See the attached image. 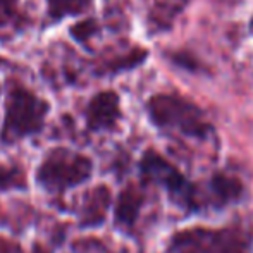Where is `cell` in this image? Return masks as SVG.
<instances>
[{"instance_id":"obj_1","label":"cell","mask_w":253,"mask_h":253,"mask_svg":"<svg viewBox=\"0 0 253 253\" xmlns=\"http://www.w3.org/2000/svg\"><path fill=\"white\" fill-rule=\"evenodd\" d=\"M141 183L157 186L164 191L172 207L186 215L210 210V200L205 183L191 181L176 164L155 148H147L138 160Z\"/></svg>"},{"instance_id":"obj_2","label":"cell","mask_w":253,"mask_h":253,"mask_svg":"<svg viewBox=\"0 0 253 253\" xmlns=\"http://www.w3.org/2000/svg\"><path fill=\"white\" fill-rule=\"evenodd\" d=\"M50 109V102L37 95L26 84L17 80H7L0 143L12 147L23 140L38 136L45 129Z\"/></svg>"},{"instance_id":"obj_3","label":"cell","mask_w":253,"mask_h":253,"mask_svg":"<svg viewBox=\"0 0 253 253\" xmlns=\"http://www.w3.org/2000/svg\"><path fill=\"white\" fill-rule=\"evenodd\" d=\"M166 253H253V224L181 227L169 236Z\"/></svg>"},{"instance_id":"obj_4","label":"cell","mask_w":253,"mask_h":253,"mask_svg":"<svg viewBox=\"0 0 253 253\" xmlns=\"http://www.w3.org/2000/svg\"><path fill=\"white\" fill-rule=\"evenodd\" d=\"M145 110L152 126L164 133L195 141H207L213 134V126L207 114L181 95L155 93L145 103Z\"/></svg>"},{"instance_id":"obj_5","label":"cell","mask_w":253,"mask_h":253,"mask_svg":"<svg viewBox=\"0 0 253 253\" xmlns=\"http://www.w3.org/2000/svg\"><path fill=\"white\" fill-rule=\"evenodd\" d=\"M90 155L69 147H52L43 153L35 170V183L48 197H62L93 177Z\"/></svg>"},{"instance_id":"obj_6","label":"cell","mask_w":253,"mask_h":253,"mask_svg":"<svg viewBox=\"0 0 253 253\" xmlns=\"http://www.w3.org/2000/svg\"><path fill=\"white\" fill-rule=\"evenodd\" d=\"M86 129L91 133H116L123 123L121 97L116 90H100L83 109Z\"/></svg>"},{"instance_id":"obj_7","label":"cell","mask_w":253,"mask_h":253,"mask_svg":"<svg viewBox=\"0 0 253 253\" xmlns=\"http://www.w3.org/2000/svg\"><path fill=\"white\" fill-rule=\"evenodd\" d=\"M147 203V193L143 186L138 183H127L121 188L117 197L114 198L112 207V224L119 233L133 236L138 222H140L141 210Z\"/></svg>"},{"instance_id":"obj_8","label":"cell","mask_w":253,"mask_h":253,"mask_svg":"<svg viewBox=\"0 0 253 253\" xmlns=\"http://www.w3.org/2000/svg\"><path fill=\"white\" fill-rule=\"evenodd\" d=\"M114 197L107 184H95L83 193L78 207V227L80 229H98L107 222L112 212Z\"/></svg>"},{"instance_id":"obj_9","label":"cell","mask_w":253,"mask_h":253,"mask_svg":"<svg viewBox=\"0 0 253 253\" xmlns=\"http://www.w3.org/2000/svg\"><path fill=\"white\" fill-rule=\"evenodd\" d=\"M210 200V210L220 212L229 207L240 205L247 198V186L238 176L229 172H213L205 181Z\"/></svg>"},{"instance_id":"obj_10","label":"cell","mask_w":253,"mask_h":253,"mask_svg":"<svg viewBox=\"0 0 253 253\" xmlns=\"http://www.w3.org/2000/svg\"><path fill=\"white\" fill-rule=\"evenodd\" d=\"M190 0H155L150 14H148V23L152 31L160 33L172 26V21L177 17V14L186 7Z\"/></svg>"},{"instance_id":"obj_11","label":"cell","mask_w":253,"mask_h":253,"mask_svg":"<svg viewBox=\"0 0 253 253\" xmlns=\"http://www.w3.org/2000/svg\"><path fill=\"white\" fill-rule=\"evenodd\" d=\"M47 3V19L50 24H59L67 17H76L88 12L95 0H45Z\"/></svg>"},{"instance_id":"obj_12","label":"cell","mask_w":253,"mask_h":253,"mask_svg":"<svg viewBox=\"0 0 253 253\" xmlns=\"http://www.w3.org/2000/svg\"><path fill=\"white\" fill-rule=\"evenodd\" d=\"M28 190L26 170L21 166L0 164V193H14V191Z\"/></svg>"},{"instance_id":"obj_13","label":"cell","mask_w":253,"mask_h":253,"mask_svg":"<svg viewBox=\"0 0 253 253\" xmlns=\"http://www.w3.org/2000/svg\"><path fill=\"white\" fill-rule=\"evenodd\" d=\"M97 33H98V23L95 19H91V17L90 19L80 21V23H76L74 26L69 28V35L76 42H80V43H86Z\"/></svg>"},{"instance_id":"obj_14","label":"cell","mask_w":253,"mask_h":253,"mask_svg":"<svg viewBox=\"0 0 253 253\" xmlns=\"http://www.w3.org/2000/svg\"><path fill=\"white\" fill-rule=\"evenodd\" d=\"M21 0H0V33L14 23L19 14Z\"/></svg>"},{"instance_id":"obj_15","label":"cell","mask_w":253,"mask_h":253,"mask_svg":"<svg viewBox=\"0 0 253 253\" xmlns=\"http://www.w3.org/2000/svg\"><path fill=\"white\" fill-rule=\"evenodd\" d=\"M0 253H24L19 241L0 234Z\"/></svg>"},{"instance_id":"obj_16","label":"cell","mask_w":253,"mask_h":253,"mask_svg":"<svg viewBox=\"0 0 253 253\" xmlns=\"http://www.w3.org/2000/svg\"><path fill=\"white\" fill-rule=\"evenodd\" d=\"M30 253H53V252L48 247H45L43 243H40V241H33Z\"/></svg>"},{"instance_id":"obj_17","label":"cell","mask_w":253,"mask_h":253,"mask_svg":"<svg viewBox=\"0 0 253 253\" xmlns=\"http://www.w3.org/2000/svg\"><path fill=\"white\" fill-rule=\"evenodd\" d=\"M250 30H252V33H253V19L250 21Z\"/></svg>"}]
</instances>
